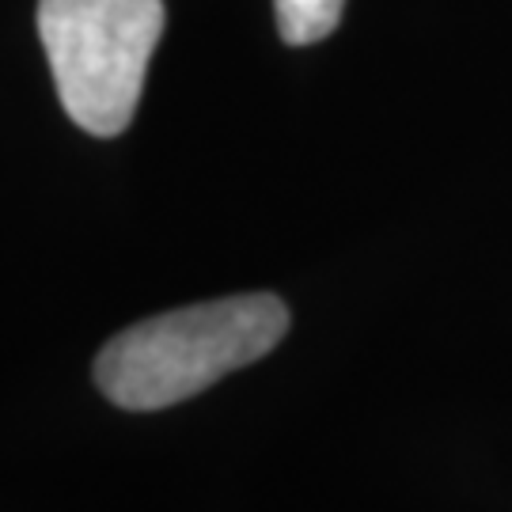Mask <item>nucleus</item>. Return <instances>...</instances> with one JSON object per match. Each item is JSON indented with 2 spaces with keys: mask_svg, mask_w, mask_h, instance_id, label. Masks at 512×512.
<instances>
[{
  "mask_svg": "<svg viewBox=\"0 0 512 512\" xmlns=\"http://www.w3.org/2000/svg\"><path fill=\"white\" fill-rule=\"evenodd\" d=\"M38 35L69 118L95 137H118L164 35V0H38Z\"/></svg>",
  "mask_w": 512,
  "mask_h": 512,
  "instance_id": "obj_2",
  "label": "nucleus"
},
{
  "mask_svg": "<svg viewBox=\"0 0 512 512\" xmlns=\"http://www.w3.org/2000/svg\"><path fill=\"white\" fill-rule=\"evenodd\" d=\"M346 0H274L277 31L289 46H311L334 35Z\"/></svg>",
  "mask_w": 512,
  "mask_h": 512,
  "instance_id": "obj_3",
  "label": "nucleus"
},
{
  "mask_svg": "<svg viewBox=\"0 0 512 512\" xmlns=\"http://www.w3.org/2000/svg\"><path fill=\"white\" fill-rule=\"evenodd\" d=\"M289 308L274 293H243L152 315L114 334L95 357V384L122 410H164L255 365L285 338Z\"/></svg>",
  "mask_w": 512,
  "mask_h": 512,
  "instance_id": "obj_1",
  "label": "nucleus"
}]
</instances>
